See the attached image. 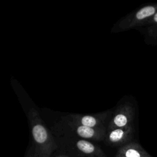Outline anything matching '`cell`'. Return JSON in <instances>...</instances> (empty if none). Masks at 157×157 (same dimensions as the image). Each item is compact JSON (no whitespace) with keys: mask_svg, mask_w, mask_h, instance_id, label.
<instances>
[{"mask_svg":"<svg viewBox=\"0 0 157 157\" xmlns=\"http://www.w3.org/2000/svg\"><path fill=\"white\" fill-rule=\"evenodd\" d=\"M26 157H36V156H35L34 154L33 153V154H30V155H29L27 156Z\"/></svg>","mask_w":157,"mask_h":157,"instance_id":"cell-11","label":"cell"},{"mask_svg":"<svg viewBox=\"0 0 157 157\" xmlns=\"http://www.w3.org/2000/svg\"><path fill=\"white\" fill-rule=\"evenodd\" d=\"M135 112L132 107L129 105H124L117 110L109 121L107 131L112 130L117 128L127 127L132 124L134 119Z\"/></svg>","mask_w":157,"mask_h":157,"instance_id":"cell-6","label":"cell"},{"mask_svg":"<svg viewBox=\"0 0 157 157\" xmlns=\"http://www.w3.org/2000/svg\"><path fill=\"white\" fill-rule=\"evenodd\" d=\"M134 136V128L132 125L117 128L107 131L104 138V142L110 146L121 147L131 142Z\"/></svg>","mask_w":157,"mask_h":157,"instance_id":"cell-4","label":"cell"},{"mask_svg":"<svg viewBox=\"0 0 157 157\" xmlns=\"http://www.w3.org/2000/svg\"><path fill=\"white\" fill-rule=\"evenodd\" d=\"M55 140L58 148L71 157H107L103 150L90 140L66 136H56Z\"/></svg>","mask_w":157,"mask_h":157,"instance_id":"cell-2","label":"cell"},{"mask_svg":"<svg viewBox=\"0 0 157 157\" xmlns=\"http://www.w3.org/2000/svg\"><path fill=\"white\" fill-rule=\"evenodd\" d=\"M55 157H71L67 155H64V154H61V155H57Z\"/></svg>","mask_w":157,"mask_h":157,"instance_id":"cell-10","label":"cell"},{"mask_svg":"<svg viewBox=\"0 0 157 157\" xmlns=\"http://www.w3.org/2000/svg\"><path fill=\"white\" fill-rule=\"evenodd\" d=\"M36 157H51L58 148L55 138L45 126L39 113L34 109L28 113Z\"/></svg>","mask_w":157,"mask_h":157,"instance_id":"cell-1","label":"cell"},{"mask_svg":"<svg viewBox=\"0 0 157 157\" xmlns=\"http://www.w3.org/2000/svg\"><path fill=\"white\" fill-rule=\"evenodd\" d=\"M115 157H154L150 155L139 143L131 141L121 147Z\"/></svg>","mask_w":157,"mask_h":157,"instance_id":"cell-7","label":"cell"},{"mask_svg":"<svg viewBox=\"0 0 157 157\" xmlns=\"http://www.w3.org/2000/svg\"><path fill=\"white\" fill-rule=\"evenodd\" d=\"M108 113H103L95 115L71 114L64 116L66 118L85 126L107 130L106 120Z\"/></svg>","mask_w":157,"mask_h":157,"instance_id":"cell-5","label":"cell"},{"mask_svg":"<svg viewBox=\"0 0 157 157\" xmlns=\"http://www.w3.org/2000/svg\"><path fill=\"white\" fill-rule=\"evenodd\" d=\"M145 33L147 41L148 44L157 45V24L147 26Z\"/></svg>","mask_w":157,"mask_h":157,"instance_id":"cell-8","label":"cell"},{"mask_svg":"<svg viewBox=\"0 0 157 157\" xmlns=\"http://www.w3.org/2000/svg\"><path fill=\"white\" fill-rule=\"evenodd\" d=\"M53 129L56 136L77 137L96 141L104 140L107 131L105 129L85 126L72 121L65 117H62Z\"/></svg>","mask_w":157,"mask_h":157,"instance_id":"cell-3","label":"cell"},{"mask_svg":"<svg viewBox=\"0 0 157 157\" xmlns=\"http://www.w3.org/2000/svg\"><path fill=\"white\" fill-rule=\"evenodd\" d=\"M155 24H157V12L151 17H150L143 25L150 26Z\"/></svg>","mask_w":157,"mask_h":157,"instance_id":"cell-9","label":"cell"}]
</instances>
